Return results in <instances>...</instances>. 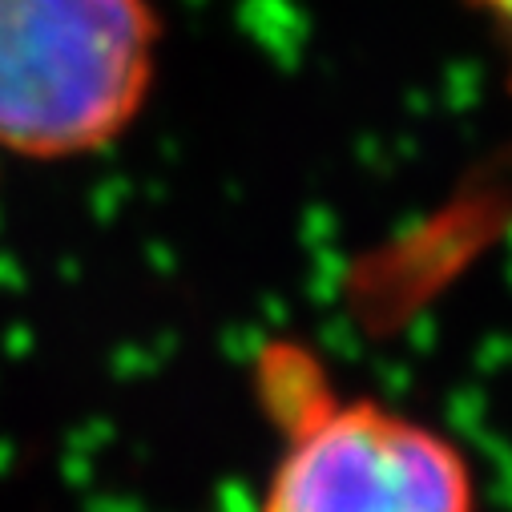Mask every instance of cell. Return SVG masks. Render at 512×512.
<instances>
[{"mask_svg": "<svg viewBox=\"0 0 512 512\" xmlns=\"http://www.w3.org/2000/svg\"><path fill=\"white\" fill-rule=\"evenodd\" d=\"M259 371L283 424L259 512H476L472 464L436 424L343 400L295 347L263 355Z\"/></svg>", "mask_w": 512, "mask_h": 512, "instance_id": "obj_2", "label": "cell"}, {"mask_svg": "<svg viewBox=\"0 0 512 512\" xmlns=\"http://www.w3.org/2000/svg\"><path fill=\"white\" fill-rule=\"evenodd\" d=\"M154 0H0V154L77 162L113 150L158 85Z\"/></svg>", "mask_w": 512, "mask_h": 512, "instance_id": "obj_1", "label": "cell"}]
</instances>
